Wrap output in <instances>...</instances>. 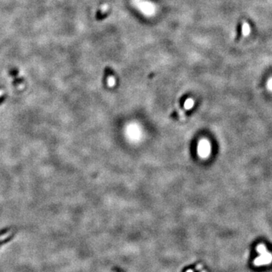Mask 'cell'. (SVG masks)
<instances>
[{
	"instance_id": "cell-1",
	"label": "cell",
	"mask_w": 272,
	"mask_h": 272,
	"mask_svg": "<svg viewBox=\"0 0 272 272\" xmlns=\"http://www.w3.org/2000/svg\"><path fill=\"white\" fill-rule=\"evenodd\" d=\"M210 150H211V147H210V143L207 141H202L200 142L199 145V153L200 154V156L203 157H206L209 156V154L210 153Z\"/></svg>"
},
{
	"instance_id": "cell-4",
	"label": "cell",
	"mask_w": 272,
	"mask_h": 272,
	"mask_svg": "<svg viewBox=\"0 0 272 272\" xmlns=\"http://www.w3.org/2000/svg\"><path fill=\"white\" fill-rule=\"evenodd\" d=\"M193 104H194L193 101H192L191 100H189V101H187L186 104H185V107H186L187 108H190V107H191L192 106H193Z\"/></svg>"
},
{
	"instance_id": "cell-2",
	"label": "cell",
	"mask_w": 272,
	"mask_h": 272,
	"mask_svg": "<svg viewBox=\"0 0 272 272\" xmlns=\"http://www.w3.org/2000/svg\"><path fill=\"white\" fill-rule=\"evenodd\" d=\"M251 28L249 23L243 21L242 23V34L243 36H247L250 34Z\"/></svg>"
},
{
	"instance_id": "cell-3",
	"label": "cell",
	"mask_w": 272,
	"mask_h": 272,
	"mask_svg": "<svg viewBox=\"0 0 272 272\" xmlns=\"http://www.w3.org/2000/svg\"><path fill=\"white\" fill-rule=\"evenodd\" d=\"M267 88L269 91L272 92V78H271V79H268V81Z\"/></svg>"
},
{
	"instance_id": "cell-5",
	"label": "cell",
	"mask_w": 272,
	"mask_h": 272,
	"mask_svg": "<svg viewBox=\"0 0 272 272\" xmlns=\"http://www.w3.org/2000/svg\"><path fill=\"white\" fill-rule=\"evenodd\" d=\"M2 95H3V92H2V90H0V98H2Z\"/></svg>"
}]
</instances>
